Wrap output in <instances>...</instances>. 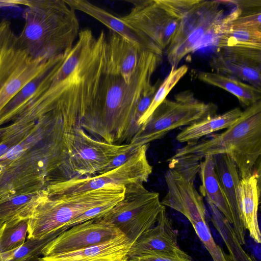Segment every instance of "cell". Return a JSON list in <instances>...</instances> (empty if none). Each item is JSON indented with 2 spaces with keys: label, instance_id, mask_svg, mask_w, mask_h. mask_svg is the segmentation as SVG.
Returning a JSON list of instances; mask_svg holds the SVG:
<instances>
[{
  "label": "cell",
  "instance_id": "obj_1",
  "mask_svg": "<svg viewBox=\"0 0 261 261\" xmlns=\"http://www.w3.org/2000/svg\"><path fill=\"white\" fill-rule=\"evenodd\" d=\"M77 121L57 110L38 120L22 140L0 159V202L72 178L68 166Z\"/></svg>",
  "mask_w": 261,
  "mask_h": 261
},
{
  "label": "cell",
  "instance_id": "obj_2",
  "mask_svg": "<svg viewBox=\"0 0 261 261\" xmlns=\"http://www.w3.org/2000/svg\"><path fill=\"white\" fill-rule=\"evenodd\" d=\"M162 58L143 50L137 71L132 81L127 83L110 61L107 53L100 105L85 131L95 139L111 144L130 143L139 131L136 118L138 103L151 84V77Z\"/></svg>",
  "mask_w": 261,
  "mask_h": 261
},
{
  "label": "cell",
  "instance_id": "obj_3",
  "mask_svg": "<svg viewBox=\"0 0 261 261\" xmlns=\"http://www.w3.org/2000/svg\"><path fill=\"white\" fill-rule=\"evenodd\" d=\"M25 7L24 24L16 44L34 58H51L68 53L80 33L75 12L64 0L13 1Z\"/></svg>",
  "mask_w": 261,
  "mask_h": 261
},
{
  "label": "cell",
  "instance_id": "obj_4",
  "mask_svg": "<svg viewBox=\"0 0 261 261\" xmlns=\"http://www.w3.org/2000/svg\"><path fill=\"white\" fill-rule=\"evenodd\" d=\"M179 24L165 53L171 67H177L188 54L201 47L217 46L225 27L240 13L236 7L226 12L229 1L156 0Z\"/></svg>",
  "mask_w": 261,
  "mask_h": 261
},
{
  "label": "cell",
  "instance_id": "obj_5",
  "mask_svg": "<svg viewBox=\"0 0 261 261\" xmlns=\"http://www.w3.org/2000/svg\"><path fill=\"white\" fill-rule=\"evenodd\" d=\"M228 155L241 179L254 172L261 154V101L248 107L233 125L220 134L187 143L169 159L186 164L200 163L205 156Z\"/></svg>",
  "mask_w": 261,
  "mask_h": 261
},
{
  "label": "cell",
  "instance_id": "obj_6",
  "mask_svg": "<svg viewBox=\"0 0 261 261\" xmlns=\"http://www.w3.org/2000/svg\"><path fill=\"white\" fill-rule=\"evenodd\" d=\"M124 191V186L110 185L67 195L47 196L46 193L28 219L27 239L51 241L67 230L72 220L88 210L120 201Z\"/></svg>",
  "mask_w": 261,
  "mask_h": 261
},
{
  "label": "cell",
  "instance_id": "obj_7",
  "mask_svg": "<svg viewBox=\"0 0 261 261\" xmlns=\"http://www.w3.org/2000/svg\"><path fill=\"white\" fill-rule=\"evenodd\" d=\"M217 111L215 103L200 100L190 90L181 91L173 100H163L129 144L138 149L163 138L171 130L215 115Z\"/></svg>",
  "mask_w": 261,
  "mask_h": 261
},
{
  "label": "cell",
  "instance_id": "obj_8",
  "mask_svg": "<svg viewBox=\"0 0 261 261\" xmlns=\"http://www.w3.org/2000/svg\"><path fill=\"white\" fill-rule=\"evenodd\" d=\"M141 181L125 186L123 198L100 217L120 230L134 243L156 223L163 205L158 193Z\"/></svg>",
  "mask_w": 261,
  "mask_h": 261
},
{
  "label": "cell",
  "instance_id": "obj_9",
  "mask_svg": "<svg viewBox=\"0 0 261 261\" xmlns=\"http://www.w3.org/2000/svg\"><path fill=\"white\" fill-rule=\"evenodd\" d=\"M149 144L141 146L125 163L101 174L72 178L48 185L45 190L47 196L81 193L110 185L126 186L132 182H147L152 167L147 158Z\"/></svg>",
  "mask_w": 261,
  "mask_h": 261
},
{
  "label": "cell",
  "instance_id": "obj_10",
  "mask_svg": "<svg viewBox=\"0 0 261 261\" xmlns=\"http://www.w3.org/2000/svg\"><path fill=\"white\" fill-rule=\"evenodd\" d=\"M16 40L0 54V112L29 82L67 53L49 59L34 58L17 45Z\"/></svg>",
  "mask_w": 261,
  "mask_h": 261
},
{
  "label": "cell",
  "instance_id": "obj_11",
  "mask_svg": "<svg viewBox=\"0 0 261 261\" xmlns=\"http://www.w3.org/2000/svg\"><path fill=\"white\" fill-rule=\"evenodd\" d=\"M134 7L119 18L129 27L139 31L148 39L154 53L163 56L179 24V20L156 0L128 1Z\"/></svg>",
  "mask_w": 261,
  "mask_h": 261
},
{
  "label": "cell",
  "instance_id": "obj_12",
  "mask_svg": "<svg viewBox=\"0 0 261 261\" xmlns=\"http://www.w3.org/2000/svg\"><path fill=\"white\" fill-rule=\"evenodd\" d=\"M128 144H111L92 138L81 127H77L71 144L68 162L73 178L96 175Z\"/></svg>",
  "mask_w": 261,
  "mask_h": 261
},
{
  "label": "cell",
  "instance_id": "obj_13",
  "mask_svg": "<svg viewBox=\"0 0 261 261\" xmlns=\"http://www.w3.org/2000/svg\"><path fill=\"white\" fill-rule=\"evenodd\" d=\"M123 234L113 224L96 218L72 226L49 242L41 256H49L82 250Z\"/></svg>",
  "mask_w": 261,
  "mask_h": 261
},
{
  "label": "cell",
  "instance_id": "obj_14",
  "mask_svg": "<svg viewBox=\"0 0 261 261\" xmlns=\"http://www.w3.org/2000/svg\"><path fill=\"white\" fill-rule=\"evenodd\" d=\"M210 65L215 72L233 77L261 90V49L218 47Z\"/></svg>",
  "mask_w": 261,
  "mask_h": 261
},
{
  "label": "cell",
  "instance_id": "obj_15",
  "mask_svg": "<svg viewBox=\"0 0 261 261\" xmlns=\"http://www.w3.org/2000/svg\"><path fill=\"white\" fill-rule=\"evenodd\" d=\"M214 156L216 173L231 211L233 220L232 227L241 245H245L246 229L241 207V179L238 169L228 155L220 154Z\"/></svg>",
  "mask_w": 261,
  "mask_h": 261
},
{
  "label": "cell",
  "instance_id": "obj_16",
  "mask_svg": "<svg viewBox=\"0 0 261 261\" xmlns=\"http://www.w3.org/2000/svg\"><path fill=\"white\" fill-rule=\"evenodd\" d=\"M178 231L163 208L156 224L144 232L133 244L129 257L150 252H171L180 249L177 243Z\"/></svg>",
  "mask_w": 261,
  "mask_h": 261
},
{
  "label": "cell",
  "instance_id": "obj_17",
  "mask_svg": "<svg viewBox=\"0 0 261 261\" xmlns=\"http://www.w3.org/2000/svg\"><path fill=\"white\" fill-rule=\"evenodd\" d=\"M133 244L122 234L97 245L42 258L43 261H129Z\"/></svg>",
  "mask_w": 261,
  "mask_h": 261
},
{
  "label": "cell",
  "instance_id": "obj_18",
  "mask_svg": "<svg viewBox=\"0 0 261 261\" xmlns=\"http://www.w3.org/2000/svg\"><path fill=\"white\" fill-rule=\"evenodd\" d=\"M64 1L74 11H80L88 14L107 26L111 31L118 34L134 45L154 53L152 46L145 36L124 23L119 17L87 1Z\"/></svg>",
  "mask_w": 261,
  "mask_h": 261
},
{
  "label": "cell",
  "instance_id": "obj_19",
  "mask_svg": "<svg viewBox=\"0 0 261 261\" xmlns=\"http://www.w3.org/2000/svg\"><path fill=\"white\" fill-rule=\"evenodd\" d=\"M241 207L244 226L251 238L257 243L261 242L258 220L260 198V172L241 179L240 185Z\"/></svg>",
  "mask_w": 261,
  "mask_h": 261
},
{
  "label": "cell",
  "instance_id": "obj_20",
  "mask_svg": "<svg viewBox=\"0 0 261 261\" xmlns=\"http://www.w3.org/2000/svg\"><path fill=\"white\" fill-rule=\"evenodd\" d=\"M143 50L113 31L107 37L109 58L127 83L132 81Z\"/></svg>",
  "mask_w": 261,
  "mask_h": 261
},
{
  "label": "cell",
  "instance_id": "obj_21",
  "mask_svg": "<svg viewBox=\"0 0 261 261\" xmlns=\"http://www.w3.org/2000/svg\"><path fill=\"white\" fill-rule=\"evenodd\" d=\"M199 173L202 196L206 198L207 202L214 205L232 226L233 220L231 211L216 173L214 156H205L200 162Z\"/></svg>",
  "mask_w": 261,
  "mask_h": 261
},
{
  "label": "cell",
  "instance_id": "obj_22",
  "mask_svg": "<svg viewBox=\"0 0 261 261\" xmlns=\"http://www.w3.org/2000/svg\"><path fill=\"white\" fill-rule=\"evenodd\" d=\"M243 111L234 108L221 114H216L187 126L176 137L179 143H190L200 140L213 133L228 128L239 119Z\"/></svg>",
  "mask_w": 261,
  "mask_h": 261
},
{
  "label": "cell",
  "instance_id": "obj_23",
  "mask_svg": "<svg viewBox=\"0 0 261 261\" xmlns=\"http://www.w3.org/2000/svg\"><path fill=\"white\" fill-rule=\"evenodd\" d=\"M197 77L204 83L233 94L244 106L248 107L260 100V89L233 77L210 71L200 72Z\"/></svg>",
  "mask_w": 261,
  "mask_h": 261
},
{
  "label": "cell",
  "instance_id": "obj_24",
  "mask_svg": "<svg viewBox=\"0 0 261 261\" xmlns=\"http://www.w3.org/2000/svg\"><path fill=\"white\" fill-rule=\"evenodd\" d=\"M45 193L44 189L18 195L1 202L0 226L4 224L11 225L28 220Z\"/></svg>",
  "mask_w": 261,
  "mask_h": 261
},
{
  "label": "cell",
  "instance_id": "obj_25",
  "mask_svg": "<svg viewBox=\"0 0 261 261\" xmlns=\"http://www.w3.org/2000/svg\"><path fill=\"white\" fill-rule=\"evenodd\" d=\"M212 222L224 242L233 261H256L242 248L231 224L213 204L208 202Z\"/></svg>",
  "mask_w": 261,
  "mask_h": 261
},
{
  "label": "cell",
  "instance_id": "obj_26",
  "mask_svg": "<svg viewBox=\"0 0 261 261\" xmlns=\"http://www.w3.org/2000/svg\"><path fill=\"white\" fill-rule=\"evenodd\" d=\"M28 221L24 220L9 225L0 226V261H9L14 253L25 241Z\"/></svg>",
  "mask_w": 261,
  "mask_h": 261
},
{
  "label": "cell",
  "instance_id": "obj_27",
  "mask_svg": "<svg viewBox=\"0 0 261 261\" xmlns=\"http://www.w3.org/2000/svg\"><path fill=\"white\" fill-rule=\"evenodd\" d=\"M227 25L219 38L217 47L238 46L261 49L260 29L233 28Z\"/></svg>",
  "mask_w": 261,
  "mask_h": 261
},
{
  "label": "cell",
  "instance_id": "obj_28",
  "mask_svg": "<svg viewBox=\"0 0 261 261\" xmlns=\"http://www.w3.org/2000/svg\"><path fill=\"white\" fill-rule=\"evenodd\" d=\"M188 70V67L186 65L177 68L171 67L170 72L158 89L150 106L138 121V132L145 126L156 109L166 98L169 93L184 76Z\"/></svg>",
  "mask_w": 261,
  "mask_h": 261
},
{
  "label": "cell",
  "instance_id": "obj_29",
  "mask_svg": "<svg viewBox=\"0 0 261 261\" xmlns=\"http://www.w3.org/2000/svg\"><path fill=\"white\" fill-rule=\"evenodd\" d=\"M205 215H199L189 219L196 234L213 261H233L230 255L215 241L206 222Z\"/></svg>",
  "mask_w": 261,
  "mask_h": 261
},
{
  "label": "cell",
  "instance_id": "obj_30",
  "mask_svg": "<svg viewBox=\"0 0 261 261\" xmlns=\"http://www.w3.org/2000/svg\"><path fill=\"white\" fill-rule=\"evenodd\" d=\"M50 241L48 239H28L13 254L9 261H31L41 256L45 246Z\"/></svg>",
  "mask_w": 261,
  "mask_h": 261
},
{
  "label": "cell",
  "instance_id": "obj_31",
  "mask_svg": "<svg viewBox=\"0 0 261 261\" xmlns=\"http://www.w3.org/2000/svg\"><path fill=\"white\" fill-rule=\"evenodd\" d=\"M261 7L241 10L240 14L230 20L227 26L233 28L261 30Z\"/></svg>",
  "mask_w": 261,
  "mask_h": 261
},
{
  "label": "cell",
  "instance_id": "obj_32",
  "mask_svg": "<svg viewBox=\"0 0 261 261\" xmlns=\"http://www.w3.org/2000/svg\"><path fill=\"white\" fill-rule=\"evenodd\" d=\"M129 261H194L180 248L171 252H150L129 257Z\"/></svg>",
  "mask_w": 261,
  "mask_h": 261
},
{
  "label": "cell",
  "instance_id": "obj_33",
  "mask_svg": "<svg viewBox=\"0 0 261 261\" xmlns=\"http://www.w3.org/2000/svg\"><path fill=\"white\" fill-rule=\"evenodd\" d=\"M117 203L115 202L109 203L88 210L72 220L67 225V230L77 224L101 217Z\"/></svg>",
  "mask_w": 261,
  "mask_h": 261
},
{
  "label": "cell",
  "instance_id": "obj_34",
  "mask_svg": "<svg viewBox=\"0 0 261 261\" xmlns=\"http://www.w3.org/2000/svg\"><path fill=\"white\" fill-rule=\"evenodd\" d=\"M161 83L160 80H158L155 84L150 85L144 91L137 106L136 118L137 121L150 106Z\"/></svg>",
  "mask_w": 261,
  "mask_h": 261
},
{
  "label": "cell",
  "instance_id": "obj_35",
  "mask_svg": "<svg viewBox=\"0 0 261 261\" xmlns=\"http://www.w3.org/2000/svg\"><path fill=\"white\" fill-rule=\"evenodd\" d=\"M17 36L12 31L9 20L4 19L0 22V54L5 48L16 41Z\"/></svg>",
  "mask_w": 261,
  "mask_h": 261
},
{
  "label": "cell",
  "instance_id": "obj_36",
  "mask_svg": "<svg viewBox=\"0 0 261 261\" xmlns=\"http://www.w3.org/2000/svg\"><path fill=\"white\" fill-rule=\"evenodd\" d=\"M138 149H134L128 143V146L122 152L114 158L107 166L100 171L96 175L104 173L119 167L128 160Z\"/></svg>",
  "mask_w": 261,
  "mask_h": 261
},
{
  "label": "cell",
  "instance_id": "obj_37",
  "mask_svg": "<svg viewBox=\"0 0 261 261\" xmlns=\"http://www.w3.org/2000/svg\"><path fill=\"white\" fill-rule=\"evenodd\" d=\"M28 133L25 131L20 132L0 142V159L19 143Z\"/></svg>",
  "mask_w": 261,
  "mask_h": 261
},
{
  "label": "cell",
  "instance_id": "obj_38",
  "mask_svg": "<svg viewBox=\"0 0 261 261\" xmlns=\"http://www.w3.org/2000/svg\"><path fill=\"white\" fill-rule=\"evenodd\" d=\"M31 261H43V260L42 259V257H37Z\"/></svg>",
  "mask_w": 261,
  "mask_h": 261
}]
</instances>
